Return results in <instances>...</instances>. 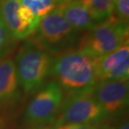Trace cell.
Wrapping results in <instances>:
<instances>
[{
    "label": "cell",
    "instance_id": "6da1fadb",
    "mask_svg": "<svg viewBox=\"0 0 129 129\" xmlns=\"http://www.w3.org/2000/svg\"><path fill=\"white\" fill-rule=\"evenodd\" d=\"M50 75L69 93L92 90L97 84L95 61L79 50H71L52 58Z\"/></svg>",
    "mask_w": 129,
    "mask_h": 129
},
{
    "label": "cell",
    "instance_id": "7a4b0ae2",
    "mask_svg": "<svg viewBox=\"0 0 129 129\" xmlns=\"http://www.w3.org/2000/svg\"><path fill=\"white\" fill-rule=\"evenodd\" d=\"M32 34L35 45L54 56L71 51L80 41V33L70 26L59 7L40 19Z\"/></svg>",
    "mask_w": 129,
    "mask_h": 129
},
{
    "label": "cell",
    "instance_id": "3957f363",
    "mask_svg": "<svg viewBox=\"0 0 129 129\" xmlns=\"http://www.w3.org/2000/svg\"><path fill=\"white\" fill-rule=\"evenodd\" d=\"M128 44V23L112 15L107 20L97 23L80 38L79 51L97 60Z\"/></svg>",
    "mask_w": 129,
    "mask_h": 129
},
{
    "label": "cell",
    "instance_id": "277c9868",
    "mask_svg": "<svg viewBox=\"0 0 129 129\" xmlns=\"http://www.w3.org/2000/svg\"><path fill=\"white\" fill-rule=\"evenodd\" d=\"M52 58L48 53L29 40L20 48L15 58L19 83L27 93L40 89L50 75Z\"/></svg>",
    "mask_w": 129,
    "mask_h": 129
},
{
    "label": "cell",
    "instance_id": "5b68a950",
    "mask_svg": "<svg viewBox=\"0 0 129 129\" xmlns=\"http://www.w3.org/2000/svg\"><path fill=\"white\" fill-rule=\"evenodd\" d=\"M93 89L69 93L62 102L54 123L56 127L65 124H96L105 117V113L94 97Z\"/></svg>",
    "mask_w": 129,
    "mask_h": 129
},
{
    "label": "cell",
    "instance_id": "8992f818",
    "mask_svg": "<svg viewBox=\"0 0 129 129\" xmlns=\"http://www.w3.org/2000/svg\"><path fill=\"white\" fill-rule=\"evenodd\" d=\"M62 102L61 87L57 83H50L40 89L29 104L24 113V122L34 128L54 124Z\"/></svg>",
    "mask_w": 129,
    "mask_h": 129
},
{
    "label": "cell",
    "instance_id": "52a82bcc",
    "mask_svg": "<svg viewBox=\"0 0 129 129\" xmlns=\"http://www.w3.org/2000/svg\"><path fill=\"white\" fill-rule=\"evenodd\" d=\"M128 92V80L98 82L93 89L96 100L106 116L117 113L125 108Z\"/></svg>",
    "mask_w": 129,
    "mask_h": 129
},
{
    "label": "cell",
    "instance_id": "ba28073f",
    "mask_svg": "<svg viewBox=\"0 0 129 129\" xmlns=\"http://www.w3.org/2000/svg\"><path fill=\"white\" fill-rule=\"evenodd\" d=\"M15 64L11 58L0 61V108L12 106L20 97Z\"/></svg>",
    "mask_w": 129,
    "mask_h": 129
},
{
    "label": "cell",
    "instance_id": "9c48e42d",
    "mask_svg": "<svg viewBox=\"0 0 129 129\" xmlns=\"http://www.w3.org/2000/svg\"><path fill=\"white\" fill-rule=\"evenodd\" d=\"M59 8L70 26L79 33L89 31L97 24L86 8L76 0H70Z\"/></svg>",
    "mask_w": 129,
    "mask_h": 129
},
{
    "label": "cell",
    "instance_id": "30bf717a",
    "mask_svg": "<svg viewBox=\"0 0 129 129\" xmlns=\"http://www.w3.org/2000/svg\"><path fill=\"white\" fill-rule=\"evenodd\" d=\"M128 55L129 47L127 44L121 47L120 48L109 53L108 55L95 60V73L97 83L106 73L124 61L126 58L129 57Z\"/></svg>",
    "mask_w": 129,
    "mask_h": 129
},
{
    "label": "cell",
    "instance_id": "8fae6325",
    "mask_svg": "<svg viewBox=\"0 0 129 129\" xmlns=\"http://www.w3.org/2000/svg\"><path fill=\"white\" fill-rule=\"evenodd\" d=\"M88 11L96 23L107 20L113 15L114 2L112 0H76Z\"/></svg>",
    "mask_w": 129,
    "mask_h": 129
},
{
    "label": "cell",
    "instance_id": "7c38bea8",
    "mask_svg": "<svg viewBox=\"0 0 129 129\" xmlns=\"http://www.w3.org/2000/svg\"><path fill=\"white\" fill-rule=\"evenodd\" d=\"M23 6L28 8L39 19L43 18L56 8L52 0H20Z\"/></svg>",
    "mask_w": 129,
    "mask_h": 129
},
{
    "label": "cell",
    "instance_id": "4fadbf2b",
    "mask_svg": "<svg viewBox=\"0 0 129 129\" xmlns=\"http://www.w3.org/2000/svg\"><path fill=\"white\" fill-rule=\"evenodd\" d=\"M16 45V40L4 24L0 14V61L12 53Z\"/></svg>",
    "mask_w": 129,
    "mask_h": 129
},
{
    "label": "cell",
    "instance_id": "5bb4252c",
    "mask_svg": "<svg viewBox=\"0 0 129 129\" xmlns=\"http://www.w3.org/2000/svg\"><path fill=\"white\" fill-rule=\"evenodd\" d=\"M129 75V57L126 58L121 63L106 73L100 79L101 81H116V80H128Z\"/></svg>",
    "mask_w": 129,
    "mask_h": 129
},
{
    "label": "cell",
    "instance_id": "9a60e30c",
    "mask_svg": "<svg viewBox=\"0 0 129 129\" xmlns=\"http://www.w3.org/2000/svg\"><path fill=\"white\" fill-rule=\"evenodd\" d=\"M117 19L127 22L129 18V0H116L114 2V13Z\"/></svg>",
    "mask_w": 129,
    "mask_h": 129
},
{
    "label": "cell",
    "instance_id": "2e32d148",
    "mask_svg": "<svg viewBox=\"0 0 129 129\" xmlns=\"http://www.w3.org/2000/svg\"><path fill=\"white\" fill-rule=\"evenodd\" d=\"M56 129H104L96 124H65L57 126Z\"/></svg>",
    "mask_w": 129,
    "mask_h": 129
},
{
    "label": "cell",
    "instance_id": "e0dca14e",
    "mask_svg": "<svg viewBox=\"0 0 129 129\" xmlns=\"http://www.w3.org/2000/svg\"><path fill=\"white\" fill-rule=\"evenodd\" d=\"M54 3V4L56 5V6H61V5L63 4H66L67 2H69L70 0H52Z\"/></svg>",
    "mask_w": 129,
    "mask_h": 129
},
{
    "label": "cell",
    "instance_id": "ac0fdd59",
    "mask_svg": "<svg viewBox=\"0 0 129 129\" xmlns=\"http://www.w3.org/2000/svg\"><path fill=\"white\" fill-rule=\"evenodd\" d=\"M116 129H129L128 122H127V121H125V122H123L122 124H121L120 126H118V127L116 128Z\"/></svg>",
    "mask_w": 129,
    "mask_h": 129
},
{
    "label": "cell",
    "instance_id": "d6986e66",
    "mask_svg": "<svg viewBox=\"0 0 129 129\" xmlns=\"http://www.w3.org/2000/svg\"><path fill=\"white\" fill-rule=\"evenodd\" d=\"M56 127L54 124H51V125H48V126H44V127H36L34 129H56Z\"/></svg>",
    "mask_w": 129,
    "mask_h": 129
},
{
    "label": "cell",
    "instance_id": "ffe728a7",
    "mask_svg": "<svg viewBox=\"0 0 129 129\" xmlns=\"http://www.w3.org/2000/svg\"><path fill=\"white\" fill-rule=\"evenodd\" d=\"M112 2H115V1H116V0H112Z\"/></svg>",
    "mask_w": 129,
    "mask_h": 129
}]
</instances>
